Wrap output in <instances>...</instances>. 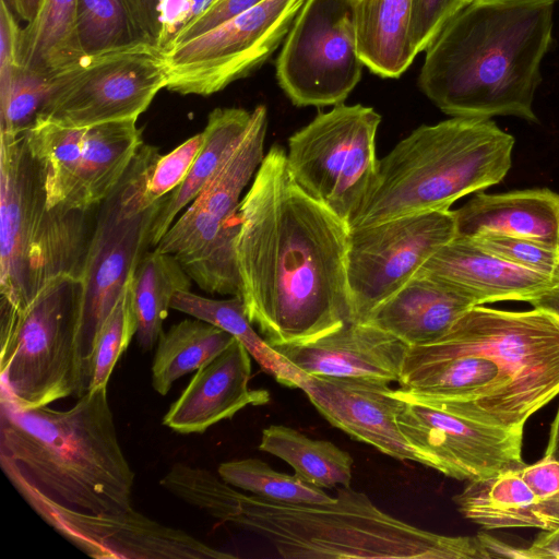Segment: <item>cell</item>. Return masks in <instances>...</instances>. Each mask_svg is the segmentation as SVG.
I'll use <instances>...</instances> for the list:
<instances>
[{"label": "cell", "mask_w": 559, "mask_h": 559, "mask_svg": "<svg viewBox=\"0 0 559 559\" xmlns=\"http://www.w3.org/2000/svg\"><path fill=\"white\" fill-rule=\"evenodd\" d=\"M348 225L306 194L273 145L240 201L239 297L273 347L314 341L350 321Z\"/></svg>", "instance_id": "cell-1"}, {"label": "cell", "mask_w": 559, "mask_h": 559, "mask_svg": "<svg viewBox=\"0 0 559 559\" xmlns=\"http://www.w3.org/2000/svg\"><path fill=\"white\" fill-rule=\"evenodd\" d=\"M556 0H472L426 49L418 83L451 117L538 122L533 104Z\"/></svg>", "instance_id": "cell-2"}, {"label": "cell", "mask_w": 559, "mask_h": 559, "mask_svg": "<svg viewBox=\"0 0 559 559\" xmlns=\"http://www.w3.org/2000/svg\"><path fill=\"white\" fill-rule=\"evenodd\" d=\"M0 464L17 491L87 514L132 507L134 473L118 440L107 388L64 411L0 400Z\"/></svg>", "instance_id": "cell-3"}, {"label": "cell", "mask_w": 559, "mask_h": 559, "mask_svg": "<svg viewBox=\"0 0 559 559\" xmlns=\"http://www.w3.org/2000/svg\"><path fill=\"white\" fill-rule=\"evenodd\" d=\"M514 144L513 135L487 118L452 117L416 128L379 160L349 229L447 210L501 182L511 168Z\"/></svg>", "instance_id": "cell-4"}, {"label": "cell", "mask_w": 559, "mask_h": 559, "mask_svg": "<svg viewBox=\"0 0 559 559\" xmlns=\"http://www.w3.org/2000/svg\"><path fill=\"white\" fill-rule=\"evenodd\" d=\"M229 524L286 559H485L477 536H448L401 521L352 487L329 503H286L240 492Z\"/></svg>", "instance_id": "cell-5"}, {"label": "cell", "mask_w": 559, "mask_h": 559, "mask_svg": "<svg viewBox=\"0 0 559 559\" xmlns=\"http://www.w3.org/2000/svg\"><path fill=\"white\" fill-rule=\"evenodd\" d=\"M96 212L50 209L25 131L0 132L1 306L23 307L60 276L82 278Z\"/></svg>", "instance_id": "cell-6"}, {"label": "cell", "mask_w": 559, "mask_h": 559, "mask_svg": "<svg viewBox=\"0 0 559 559\" xmlns=\"http://www.w3.org/2000/svg\"><path fill=\"white\" fill-rule=\"evenodd\" d=\"M83 302L82 278L60 276L23 307L0 306L1 397L35 408L88 391Z\"/></svg>", "instance_id": "cell-7"}, {"label": "cell", "mask_w": 559, "mask_h": 559, "mask_svg": "<svg viewBox=\"0 0 559 559\" xmlns=\"http://www.w3.org/2000/svg\"><path fill=\"white\" fill-rule=\"evenodd\" d=\"M266 129V107L259 105L238 145L154 247L174 255L206 293L239 296L235 238L240 195L264 157Z\"/></svg>", "instance_id": "cell-8"}, {"label": "cell", "mask_w": 559, "mask_h": 559, "mask_svg": "<svg viewBox=\"0 0 559 559\" xmlns=\"http://www.w3.org/2000/svg\"><path fill=\"white\" fill-rule=\"evenodd\" d=\"M456 353L496 359L533 414L559 395V324L540 309L474 306L439 340L407 347L401 376Z\"/></svg>", "instance_id": "cell-9"}, {"label": "cell", "mask_w": 559, "mask_h": 559, "mask_svg": "<svg viewBox=\"0 0 559 559\" xmlns=\"http://www.w3.org/2000/svg\"><path fill=\"white\" fill-rule=\"evenodd\" d=\"M167 81L164 50L145 39L85 55L50 79L35 121L88 128L138 120Z\"/></svg>", "instance_id": "cell-10"}, {"label": "cell", "mask_w": 559, "mask_h": 559, "mask_svg": "<svg viewBox=\"0 0 559 559\" xmlns=\"http://www.w3.org/2000/svg\"><path fill=\"white\" fill-rule=\"evenodd\" d=\"M380 122L372 107L342 103L288 139L286 159L294 181L348 226L377 175Z\"/></svg>", "instance_id": "cell-11"}, {"label": "cell", "mask_w": 559, "mask_h": 559, "mask_svg": "<svg viewBox=\"0 0 559 559\" xmlns=\"http://www.w3.org/2000/svg\"><path fill=\"white\" fill-rule=\"evenodd\" d=\"M158 154L155 146L143 143L114 191L97 206L82 276V344L90 367L105 320L151 247V228L166 195L148 206L143 194L151 164Z\"/></svg>", "instance_id": "cell-12"}, {"label": "cell", "mask_w": 559, "mask_h": 559, "mask_svg": "<svg viewBox=\"0 0 559 559\" xmlns=\"http://www.w3.org/2000/svg\"><path fill=\"white\" fill-rule=\"evenodd\" d=\"M355 1L306 0L276 60V79L299 107L344 103L362 74Z\"/></svg>", "instance_id": "cell-13"}, {"label": "cell", "mask_w": 559, "mask_h": 559, "mask_svg": "<svg viewBox=\"0 0 559 559\" xmlns=\"http://www.w3.org/2000/svg\"><path fill=\"white\" fill-rule=\"evenodd\" d=\"M306 0H264L164 50L167 90L209 96L260 67L286 37Z\"/></svg>", "instance_id": "cell-14"}, {"label": "cell", "mask_w": 559, "mask_h": 559, "mask_svg": "<svg viewBox=\"0 0 559 559\" xmlns=\"http://www.w3.org/2000/svg\"><path fill=\"white\" fill-rule=\"evenodd\" d=\"M455 236V215L450 209L349 229L347 285L350 321L366 322L376 307L404 286Z\"/></svg>", "instance_id": "cell-15"}, {"label": "cell", "mask_w": 559, "mask_h": 559, "mask_svg": "<svg viewBox=\"0 0 559 559\" xmlns=\"http://www.w3.org/2000/svg\"><path fill=\"white\" fill-rule=\"evenodd\" d=\"M402 405L399 427L429 467L457 480H477L522 468L524 429L467 417L443 403L394 389Z\"/></svg>", "instance_id": "cell-16"}, {"label": "cell", "mask_w": 559, "mask_h": 559, "mask_svg": "<svg viewBox=\"0 0 559 559\" xmlns=\"http://www.w3.org/2000/svg\"><path fill=\"white\" fill-rule=\"evenodd\" d=\"M19 492L49 526L93 558H236L180 528L154 521L134 508L121 514H87L53 504L28 490Z\"/></svg>", "instance_id": "cell-17"}, {"label": "cell", "mask_w": 559, "mask_h": 559, "mask_svg": "<svg viewBox=\"0 0 559 559\" xmlns=\"http://www.w3.org/2000/svg\"><path fill=\"white\" fill-rule=\"evenodd\" d=\"M390 383L378 380L302 374V390L317 411L350 438L399 461L429 467L424 455L402 433L397 416L402 401Z\"/></svg>", "instance_id": "cell-18"}, {"label": "cell", "mask_w": 559, "mask_h": 559, "mask_svg": "<svg viewBox=\"0 0 559 559\" xmlns=\"http://www.w3.org/2000/svg\"><path fill=\"white\" fill-rule=\"evenodd\" d=\"M274 348L305 376L400 383L407 346L370 323L348 321L314 341Z\"/></svg>", "instance_id": "cell-19"}, {"label": "cell", "mask_w": 559, "mask_h": 559, "mask_svg": "<svg viewBox=\"0 0 559 559\" xmlns=\"http://www.w3.org/2000/svg\"><path fill=\"white\" fill-rule=\"evenodd\" d=\"M251 355L237 340L197 370L180 396L170 405L163 424L178 433H203L233 418L247 406L264 405L270 394L250 389Z\"/></svg>", "instance_id": "cell-20"}, {"label": "cell", "mask_w": 559, "mask_h": 559, "mask_svg": "<svg viewBox=\"0 0 559 559\" xmlns=\"http://www.w3.org/2000/svg\"><path fill=\"white\" fill-rule=\"evenodd\" d=\"M416 273L460 289L477 306L507 300L528 302L550 288L559 276L513 264L456 236Z\"/></svg>", "instance_id": "cell-21"}, {"label": "cell", "mask_w": 559, "mask_h": 559, "mask_svg": "<svg viewBox=\"0 0 559 559\" xmlns=\"http://www.w3.org/2000/svg\"><path fill=\"white\" fill-rule=\"evenodd\" d=\"M477 306L460 289L428 275L416 273L367 318L407 347L442 337L467 310Z\"/></svg>", "instance_id": "cell-22"}, {"label": "cell", "mask_w": 559, "mask_h": 559, "mask_svg": "<svg viewBox=\"0 0 559 559\" xmlns=\"http://www.w3.org/2000/svg\"><path fill=\"white\" fill-rule=\"evenodd\" d=\"M454 215L456 237L503 235L559 250V193L550 189L479 192L454 210Z\"/></svg>", "instance_id": "cell-23"}, {"label": "cell", "mask_w": 559, "mask_h": 559, "mask_svg": "<svg viewBox=\"0 0 559 559\" xmlns=\"http://www.w3.org/2000/svg\"><path fill=\"white\" fill-rule=\"evenodd\" d=\"M142 144L136 120L85 128L81 160L67 209H96L119 183Z\"/></svg>", "instance_id": "cell-24"}, {"label": "cell", "mask_w": 559, "mask_h": 559, "mask_svg": "<svg viewBox=\"0 0 559 559\" xmlns=\"http://www.w3.org/2000/svg\"><path fill=\"white\" fill-rule=\"evenodd\" d=\"M252 111L226 107L213 109L203 130L204 144L189 174L168 193L151 228V247H156L177 215L210 183L221 165L246 134Z\"/></svg>", "instance_id": "cell-25"}, {"label": "cell", "mask_w": 559, "mask_h": 559, "mask_svg": "<svg viewBox=\"0 0 559 559\" xmlns=\"http://www.w3.org/2000/svg\"><path fill=\"white\" fill-rule=\"evenodd\" d=\"M412 0H357L358 55L371 72L399 78L417 56L409 40Z\"/></svg>", "instance_id": "cell-26"}, {"label": "cell", "mask_w": 559, "mask_h": 559, "mask_svg": "<svg viewBox=\"0 0 559 559\" xmlns=\"http://www.w3.org/2000/svg\"><path fill=\"white\" fill-rule=\"evenodd\" d=\"M459 512L487 530L534 527L548 531L546 515L521 468L468 481L453 497Z\"/></svg>", "instance_id": "cell-27"}, {"label": "cell", "mask_w": 559, "mask_h": 559, "mask_svg": "<svg viewBox=\"0 0 559 559\" xmlns=\"http://www.w3.org/2000/svg\"><path fill=\"white\" fill-rule=\"evenodd\" d=\"M84 56L78 31V0H40L34 19L22 27L21 68L51 79Z\"/></svg>", "instance_id": "cell-28"}, {"label": "cell", "mask_w": 559, "mask_h": 559, "mask_svg": "<svg viewBox=\"0 0 559 559\" xmlns=\"http://www.w3.org/2000/svg\"><path fill=\"white\" fill-rule=\"evenodd\" d=\"M170 309L204 320L228 332L246 347L261 369L272 376L277 383L298 389V381L302 373L253 329L239 296H231L228 299H211L193 294L191 290H180L173 297Z\"/></svg>", "instance_id": "cell-29"}, {"label": "cell", "mask_w": 559, "mask_h": 559, "mask_svg": "<svg viewBox=\"0 0 559 559\" xmlns=\"http://www.w3.org/2000/svg\"><path fill=\"white\" fill-rule=\"evenodd\" d=\"M236 338L204 320L185 319L163 332L152 364V385L166 395L179 378L212 361Z\"/></svg>", "instance_id": "cell-30"}, {"label": "cell", "mask_w": 559, "mask_h": 559, "mask_svg": "<svg viewBox=\"0 0 559 559\" xmlns=\"http://www.w3.org/2000/svg\"><path fill=\"white\" fill-rule=\"evenodd\" d=\"M258 449L283 460L299 478L316 487H350L354 460L330 441L311 439L287 426L271 425L262 430Z\"/></svg>", "instance_id": "cell-31"}, {"label": "cell", "mask_w": 559, "mask_h": 559, "mask_svg": "<svg viewBox=\"0 0 559 559\" xmlns=\"http://www.w3.org/2000/svg\"><path fill=\"white\" fill-rule=\"evenodd\" d=\"M136 341L144 352L153 349L163 333V322L177 292L191 289L192 280L168 253L146 251L133 275Z\"/></svg>", "instance_id": "cell-32"}, {"label": "cell", "mask_w": 559, "mask_h": 559, "mask_svg": "<svg viewBox=\"0 0 559 559\" xmlns=\"http://www.w3.org/2000/svg\"><path fill=\"white\" fill-rule=\"evenodd\" d=\"M84 132L85 128H68L44 121H35L25 130L29 150L44 173L50 209H67L81 160Z\"/></svg>", "instance_id": "cell-33"}, {"label": "cell", "mask_w": 559, "mask_h": 559, "mask_svg": "<svg viewBox=\"0 0 559 559\" xmlns=\"http://www.w3.org/2000/svg\"><path fill=\"white\" fill-rule=\"evenodd\" d=\"M217 474L230 486L262 499L286 503H329L335 500L322 488L304 481L296 474L276 472L260 459L223 462Z\"/></svg>", "instance_id": "cell-34"}, {"label": "cell", "mask_w": 559, "mask_h": 559, "mask_svg": "<svg viewBox=\"0 0 559 559\" xmlns=\"http://www.w3.org/2000/svg\"><path fill=\"white\" fill-rule=\"evenodd\" d=\"M133 275L134 272L128 277L115 307L97 336L91 356L92 378L88 391L107 388L119 357L127 349L133 335L136 334Z\"/></svg>", "instance_id": "cell-35"}, {"label": "cell", "mask_w": 559, "mask_h": 559, "mask_svg": "<svg viewBox=\"0 0 559 559\" xmlns=\"http://www.w3.org/2000/svg\"><path fill=\"white\" fill-rule=\"evenodd\" d=\"M78 31L84 55L142 39L123 0H78Z\"/></svg>", "instance_id": "cell-36"}, {"label": "cell", "mask_w": 559, "mask_h": 559, "mask_svg": "<svg viewBox=\"0 0 559 559\" xmlns=\"http://www.w3.org/2000/svg\"><path fill=\"white\" fill-rule=\"evenodd\" d=\"M50 88V78L21 69L0 91V132L17 133L35 121Z\"/></svg>", "instance_id": "cell-37"}, {"label": "cell", "mask_w": 559, "mask_h": 559, "mask_svg": "<svg viewBox=\"0 0 559 559\" xmlns=\"http://www.w3.org/2000/svg\"><path fill=\"white\" fill-rule=\"evenodd\" d=\"M204 140L202 131L166 155L158 154L154 158L143 194L146 205H153L181 185L198 157Z\"/></svg>", "instance_id": "cell-38"}, {"label": "cell", "mask_w": 559, "mask_h": 559, "mask_svg": "<svg viewBox=\"0 0 559 559\" xmlns=\"http://www.w3.org/2000/svg\"><path fill=\"white\" fill-rule=\"evenodd\" d=\"M466 239L513 264L550 276L559 274V250L556 248L531 239L493 234Z\"/></svg>", "instance_id": "cell-39"}, {"label": "cell", "mask_w": 559, "mask_h": 559, "mask_svg": "<svg viewBox=\"0 0 559 559\" xmlns=\"http://www.w3.org/2000/svg\"><path fill=\"white\" fill-rule=\"evenodd\" d=\"M472 0H412L411 45L418 55L431 44L443 26Z\"/></svg>", "instance_id": "cell-40"}, {"label": "cell", "mask_w": 559, "mask_h": 559, "mask_svg": "<svg viewBox=\"0 0 559 559\" xmlns=\"http://www.w3.org/2000/svg\"><path fill=\"white\" fill-rule=\"evenodd\" d=\"M521 474L546 515L548 531L559 528V461L545 454L540 461L524 465Z\"/></svg>", "instance_id": "cell-41"}, {"label": "cell", "mask_w": 559, "mask_h": 559, "mask_svg": "<svg viewBox=\"0 0 559 559\" xmlns=\"http://www.w3.org/2000/svg\"><path fill=\"white\" fill-rule=\"evenodd\" d=\"M4 0H0V91L5 90L22 69L20 40L22 26Z\"/></svg>", "instance_id": "cell-42"}, {"label": "cell", "mask_w": 559, "mask_h": 559, "mask_svg": "<svg viewBox=\"0 0 559 559\" xmlns=\"http://www.w3.org/2000/svg\"><path fill=\"white\" fill-rule=\"evenodd\" d=\"M263 1L264 0H214L207 9L178 33L168 48L194 38Z\"/></svg>", "instance_id": "cell-43"}, {"label": "cell", "mask_w": 559, "mask_h": 559, "mask_svg": "<svg viewBox=\"0 0 559 559\" xmlns=\"http://www.w3.org/2000/svg\"><path fill=\"white\" fill-rule=\"evenodd\" d=\"M140 38L155 44L157 34L156 7L158 0H123Z\"/></svg>", "instance_id": "cell-44"}, {"label": "cell", "mask_w": 559, "mask_h": 559, "mask_svg": "<svg viewBox=\"0 0 559 559\" xmlns=\"http://www.w3.org/2000/svg\"><path fill=\"white\" fill-rule=\"evenodd\" d=\"M477 538L484 551L485 558H526V548H515L506 543L498 540L497 538L485 534L478 533Z\"/></svg>", "instance_id": "cell-45"}, {"label": "cell", "mask_w": 559, "mask_h": 559, "mask_svg": "<svg viewBox=\"0 0 559 559\" xmlns=\"http://www.w3.org/2000/svg\"><path fill=\"white\" fill-rule=\"evenodd\" d=\"M531 546H528V559L557 558L559 559V528L545 531Z\"/></svg>", "instance_id": "cell-46"}, {"label": "cell", "mask_w": 559, "mask_h": 559, "mask_svg": "<svg viewBox=\"0 0 559 559\" xmlns=\"http://www.w3.org/2000/svg\"><path fill=\"white\" fill-rule=\"evenodd\" d=\"M528 304L548 313L559 324V276L550 288L530 300Z\"/></svg>", "instance_id": "cell-47"}, {"label": "cell", "mask_w": 559, "mask_h": 559, "mask_svg": "<svg viewBox=\"0 0 559 559\" xmlns=\"http://www.w3.org/2000/svg\"><path fill=\"white\" fill-rule=\"evenodd\" d=\"M40 0H4L13 14L26 24L29 23L38 9Z\"/></svg>", "instance_id": "cell-48"}, {"label": "cell", "mask_w": 559, "mask_h": 559, "mask_svg": "<svg viewBox=\"0 0 559 559\" xmlns=\"http://www.w3.org/2000/svg\"><path fill=\"white\" fill-rule=\"evenodd\" d=\"M545 454L559 461V406L550 427V433Z\"/></svg>", "instance_id": "cell-49"}, {"label": "cell", "mask_w": 559, "mask_h": 559, "mask_svg": "<svg viewBox=\"0 0 559 559\" xmlns=\"http://www.w3.org/2000/svg\"><path fill=\"white\" fill-rule=\"evenodd\" d=\"M354 1H357V0H354Z\"/></svg>", "instance_id": "cell-50"}]
</instances>
